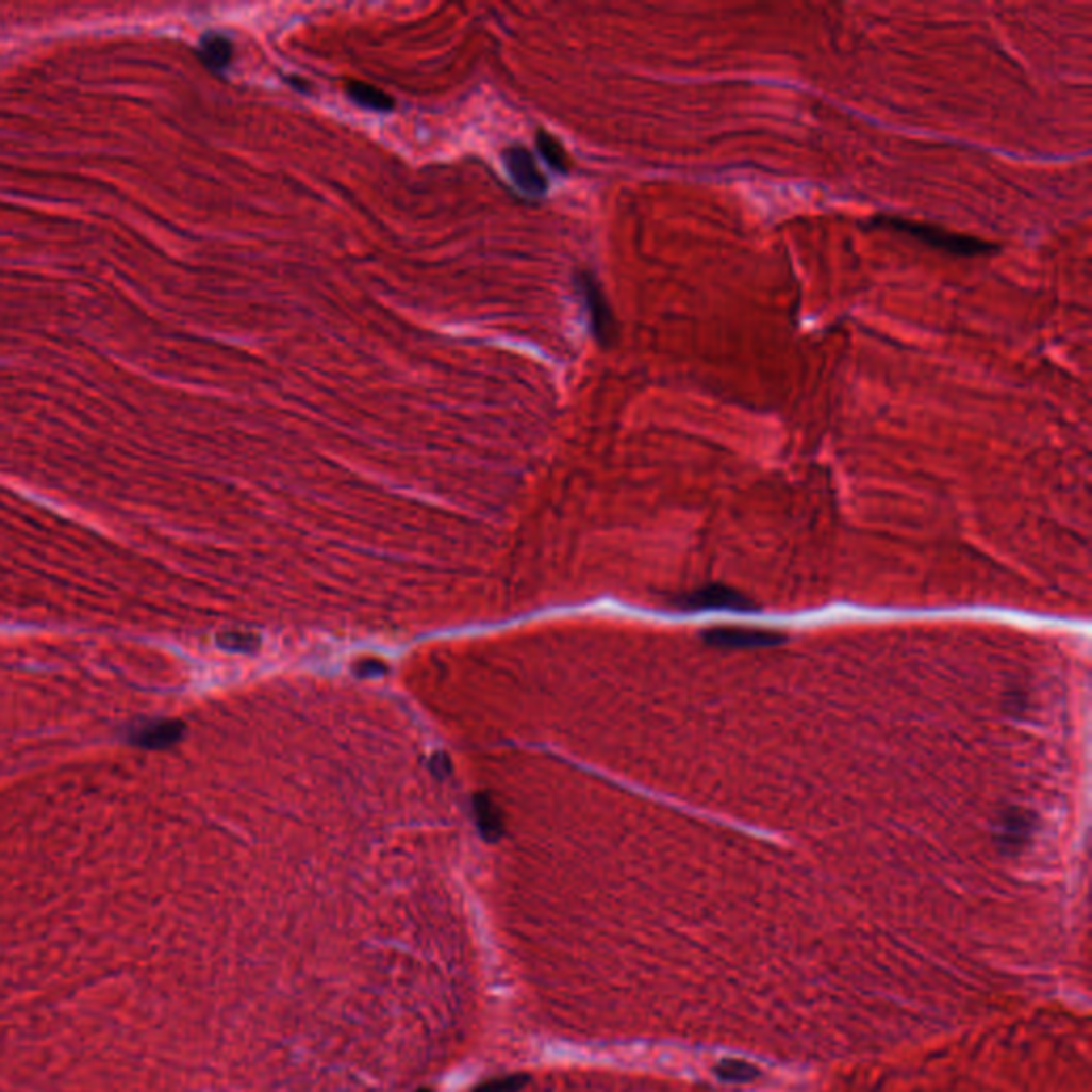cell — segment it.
Wrapping results in <instances>:
<instances>
[{
    "mask_svg": "<svg viewBox=\"0 0 1092 1092\" xmlns=\"http://www.w3.org/2000/svg\"><path fill=\"white\" fill-rule=\"evenodd\" d=\"M1032 820L1035 817L1028 811H1022V809L1007 811L998 826V843L1007 851L1022 847L1032 832Z\"/></svg>",
    "mask_w": 1092,
    "mask_h": 1092,
    "instance_id": "obj_6",
    "label": "cell"
},
{
    "mask_svg": "<svg viewBox=\"0 0 1092 1092\" xmlns=\"http://www.w3.org/2000/svg\"><path fill=\"white\" fill-rule=\"evenodd\" d=\"M535 146H537L540 156H542L546 163H549V167H551V169H556L558 173H566V171H568V167H570V163H568V154H566V150L562 148V144H560L553 135L540 131V133H537V137H535Z\"/></svg>",
    "mask_w": 1092,
    "mask_h": 1092,
    "instance_id": "obj_10",
    "label": "cell"
},
{
    "mask_svg": "<svg viewBox=\"0 0 1092 1092\" xmlns=\"http://www.w3.org/2000/svg\"><path fill=\"white\" fill-rule=\"evenodd\" d=\"M675 607L685 613H709V611L751 613V611H756V607L749 598H745L743 594H739L730 588H722V585L694 590V592L681 596L675 602Z\"/></svg>",
    "mask_w": 1092,
    "mask_h": 1092,
    "instance_id": "obj_3",
    "label": "cell"
},
{
    "mask_svg": "<svg viewBox=\"0 0 1092 1092\" xmlns=\"http://www.w3.org/2000/svg\"><path fill=\"white\" fill-rule=\"evenodd\" d=\"M871 222H873V227L903 233L928 248H934V250H941V252H947L954 257H983V254H992L998 250L992 242H986L981 237L952 233L947 229L909 220V218H900V216H877Z\"/></svg>",
    "mask_w": 1092,
    "mask_h": 1092,
    "instance_id": "obj_1",
    "label": "cell"
},
{
    "mask_svg": "<svg viewBox=\"0 0 1092 1092\" xmlns=\"http://www.w3.org/2000/svg\"><path fill=\"white\" fill-rule=\"evenodd\" d=\"M503 165L516 188L525 195L540 197L546 193V178L537 169L535 159L525 148H508L503 152Z\"/></svg>",
    "mask_w": 1092,
    "mask_h": 1092,
    "instance_id": "obj_4",
    "label": "cell"
},
{
    "mask_svg": "<svg viewBox=\"0 0 1092 1092\" xmlns=\"http://www.w3.org/2000/svg\"><path fill=\"white\" fill-rule=\"evenodd\" d=\"M785 639L775 632L747 630V628H715L705 634V643L722 649H760L781 645Z\"/></svg>",
    "mask_w": 1092,
    "mask_h": 1092,
    "instance_id": "obj_5",
    "label": "cell"
},
{
    "mask_svg": "<svg viewBox=\"0 0 1092 1092\" xmlns=\"http://www.w3.org/2000/svg\"><path fill=\"white\" fill-rule=\"evenodd\" d=\"M346 93H348V97H350L357 105L367 107V110H371V112H391V110H393V99H391L386 93L378 90L376 86L352 82V84H348Z\"/></svg>",
    "mask_w": 1092,
    "mask_h": 1092,
    "instance_id": "obj_9",
    "label": "cell"
},
{
    "mask_svg": "<svg viewBox=\"0 0 1092 1092\" xmlns=\"http://www.w3.org/2000/svg\"><path fill=\"white\" fill-rule=\"evenodd\" d=\"M577 286H579V291H581V295L585 299L588 314H590V325H592V331H594L596 340L602 346H611L617 340V322H615L613 310L609 305V299H607L602 286L596 282V278L590 271L579 274Z\"/></svg>",
    "mask_w": 1092,
    "mask_h": 1092,
    "instance_id": "obj_2",
    "label": "cell"
},
{
    "mask_svg": "<svg viewBox=\"0 0 1092 1092\" xmlns=\"http://www.w3.org/2000/svg\"><path fill=\"white\" fill-rule=\"evenodd\" d=\"M182 734H184L182 724L156 722V724L135 730L131 741L146 749H165V747H171L173 743H178L182 739Z\"/></svg>",
    "mask_w": 1092,
    "mask_h": 1092,
    "instance_id": "obj_8",
    "label": "cell"
},
{
    "mask_svg": "<svg viewBox=\"0 0 1092 1092\" xmlns=\"http://www.w3.org/2000/svg\"><path fill=\"white\" fill-rule=\"evenodd\" d=\"M197 56L201 59V63L214 71V73H222L229 69L231 61H233V44L218 35V33H208L203 35V39L199 42V48H197Z\"/></svg>",
    "mask_w": 1092,
    "mask_h": 1092,
    "instance_id": "obj_7",
    "label": "cell"
}]
</instances>
